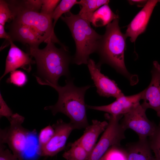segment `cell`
<instances>
[{
    "mask_svg": "<svg viewBox=\"0 0 160 160\" xmlns=\"http://www.w3.org/2000/svg\"><path fill=\"white\" fill-rule=\"evenodd\" d=\"M110 154L111 151L110 148L99 160H111Z\"/></svg>",
    "mask_w": 160,
    "mask_h": 160,
    "instance_id": "1f68e13d",
    "label": "cell"
},
{
    "mask_svg": "<svg viewBox=\"0 0 160 160\" xmlns=\"http://www.w3.org/2000/svg\"><path fill=\"white\" fill-rule=\"evenodd\" d=\"M118 18L119 15L113 12L108 4H105L100 7L93 13L89 22L94 27H98L107 25Z\"/></svg>",
    "mask_w": 160,
    "mask_h": 160,
    "instance_id": "ac0fdd59",
    "label": "cell"
},
{
    "mask_svg": "<svg viewBox=\"0 0 160 160\" xmlns=\"http://www.w3.org/2000/svg\"><path fill=\"white\" fill-rule=\"evenodd\" d=\"M108 124V122L105 121L92 120L91 124L85 129L83 135L77 140L86 150L89 156L96 145L98 137L104 132Z\"/></svg>",
    "mask_w": 160,
    "mask_h": 160,
    "instance_id": "2e32d148",
    "label": "cell"
},
{
    "mask_svg": "<svg viewBox=\"0 0 160 160\" xmlns=\"http://www.w3.org/2000/svg\"><path fill=\"white\" fill-rule=\"evenodd\" d=\"M121 160H127V158H126V157L124 158V159Z\"/></svg>",
    "mask_w": 160,
    "mask_h": 160,
    "instance_id": "d6a6232c",
    "label": "cell"
},
{
    "mask_svg": "<svg viewBox=\"0 0 160 160\" xmlns=\"http://www.w3.org/2000/svg\"><path fill=\"white\" fill-rule=\"evenodd\" d=\"M125 150L127 160H156L147 138L128 143Z\"/></svg>",
    "mask_w": 160,
    "mask_h": 160,
    "instance_id": "e0dca14e",
    "label": "cell"
},
{
    "mask_svg": "<svg viewBox=\"0 0 160 160\" xmlns=\"http://www.w3.org/2000/svg\"><path fill=\"white\" fill-rule=\"evenodd\" d=\"M109 2L108 0H81L79 1L81 9L78 14L89 22L93 13L102 6L108 4Z\"/></svg>",
    "mask_w": 160,
    "mask_h": 160,
    "instance_id": "d6986e66",
    "label": "cell"
},
{
    "mask_svg": "<svg viewBox=\"0 0 160 160\" xmlns=\"http://www.w3.org/2000/svg\"><path fill=\"white\" fill-rule=\"evenodd\" d=\"M45 47L30 48L29 53L35 59L37 65L34 76L37 82L41 85H58L59 78L64 76L71 77L69 65L72 62L68 47L65 46L58 48L54 43L47 42Z\"/></svg>",
    "mask_w": 160,
    "mask_h": 160,
    "instance_id": "6da1fadb",
    "label": "cell"
},
{
    "mask_svg": "<svg viewBox=\"0 0 160 160\" xmlns=\"http://www.w3.org/2000/svg\"><path fill=\"white\" fill-rule=\"evenodd\" d=\"M79 1L76 0H62L60 1L55 9L52 16L54 20V28L58 19L62 15L70 11V10L74 5L79 4Z\"/></svg>",
    "mask_w": 160,
    "mask_h": 160,
    "instance_id": "44dd1931",
    "label": "cell"
},
{
    "mask_svg": "<svg viewBox=\"0 0 160 160\" xmlns=\"http://www.w3.org/2000/svg\"><path fill=\"white\" fill-rule=\"evenodd\" d=\"M74 79L67 78L64 86L51 85L57 92L58 99L55 105L45 107L44 109L51 111L54 116L63 113L70 119L75 129H85L89 125L86 113L85 95L86 91L91 87L87 85L79 87L73 82Z\"/></svg>",
    "mask_w": 160,
    "mask_h": 160,
    "instance_id": "7a4b0ae2",
    "label": "cell"
},
{
    "mask_svg": "<svg viewBox=\"0 0 160 160\" xmlns=\"http://www.w3.org/2000/svg\"><path fill=\"white\" fill-rule=\"evenodd\" d=\"M70 148L65 151L63 157L66 160H87L89 157L88 152L77 140L70 145Z\"/></svg>",
    "mask_w": 160,
    "mask_h": 160,
    "instance_id": "ffe728a7",
    "label": "cell"
},
{
    "mask_svg": "<svg viewBox=\"0 0 160 160\" xmlns=\"http://www.w3.org/2000/svg\"><path fill=\"white\" fill-rule=\"evenodd\" d=\"M22 4L28 8L40 12L42 4V0H20Z\"/></svg>",
    "mask_w": 160,
    "mask_h": 160,
    "instance_id": "f1b7e54d",
    "label": "cell"
},
{
    "mask_svg": "<svg viewBox=\"0 0 160 160\" xmlns=\"http://www.w3.org/2000/svg\"><path fill=\"white\" fill-rule=\"evenodd\" d=\"M10 21L11 22L7 25L9 30L8 33L13 41H18L27 44L30 48H39L41 43L44 42L41 38L27 26L12 20Z\"/></svg>",
    "mask_w": 160,
    "mask_h": 160,
    "instance_id": "9a60e30c",
    "label": "cell"
},
{
    "mask_svg": "<svg viewBox=\"0 0 160 160\" xmlns=\"http://www.w3.org/2000/svg\"><path fill=\"white\" fill-rule=\"evenodd\" d=\"M0 38L5 39L9 44V42L12 41L10 36L5 31L4 26L1 24H0Z\"/></svg>",
    "mask_w": 160,
    "mask_h": 160,
    "instance_id": "f546056e",
    "label": "cell"
},
{
    "mask_svg": "<svg viewBox=\"0 0 160 160\" xmlns=\"http://www.w3.org/2000/svg\"><path fill=\"white\" fill-rule=\"evenodd\" d=\"M0 160H19L4 144L0 143Z\"/></svg>",
    "mask_w": 160,
    "mask_h": 160,
    "instance_id": "83f0119b",
    "label": "cell"
},
{
    "mask_svg": "<svg viewBox=\"0 0 160 160\" xmlns=\"http://www.w3.org/2000/svg\"><path fill=\"white\" fill-rule=\"evenodd\" d=\"M151 73V82L143 91L141 105L146 110L152 109L157 113L160 111V64L157 61L153 62Z\"/></svg>",
    "mask_w": 160,
    "mask_h": 160,
    "instance_id": "7c38bea8",
    "label": "cell"
},
{
    "mask_svg": "<svg viewBox=\"0 0 160 160\" xmlns=\"http://www.w3.org/2000/svg\"><path fill=\"white\" fill-rule=\"evenodd\" d=\"M122 116H112L107 113L105 114L108 126L87 160H99L111 147L120 146L121 141L125 138L126 130L120 121Z\"/></svg>",
    "mask_w": 160,
    "mask_h": 160,
    "instance_id": "52a82bcc",
    "label": "cell"
},
{
    "mask_svg": "<svg viewBox=\"0 0 160 160\" xmlns=\"http://www.w3.org/2000/svg\"><path fill=\"white\" fill-rule=\"evenodd\" d=\"M87 65L97 92L100 96L117 98L124 95L113 80L110 79L101 72V65L96 63L93 59L89 58Z\"/></svg>",
    "mask_w": 160,
    "mask_h": 160,
    "instance_id": "9c48e42d",
    "label": "cell"
},
{
    "mask_svg": "<svg viewBox=\"0 0 160 160\" xmlns=\"http://www.w3.org/2000/svg\"><path fill=\"white\" fill-rule=\"evenodd\" d=\"M160 0H148L145 5L136 15L127 27L125 34L129 37L132 42H135L138 36L146 30L153 10Z\"/></svg>",
    "mask_w": 160,
    "mask_h": 160,
    "instance_id": "4fadbf2b",
    "label": "cell"
},
{
    "mask_svg": "<svg viewBox=\"0 0 160 160\" xmlns=\"http://www.w3.org/2000/svg\"><path fill=\"white\" fill-rule=\"evenodd\" d=\"M12 12L6 1L0 0V24L5 25L6 22H9L13 18Z\"/></svg>",
    "mask_w": 160,
    "mask_h": 160,
    "instance_id": "d4e9b609",
    "label": "cell"
},
{
    "mask_svg": "<svg viewBox=\"0 0 160 160\" xmlns=\"http://www.w3.org/2000/svg\"><path fill=\"white\" fill-rule=\"evenodd\" d=\"M146 109L140 104L128 113L124 115L120 121L126 130L130 129L135 132L139 139L147 138L154 133L157 126L147 117Z\"/></svg>",
    "mask_w": 160,
    "mask_h": 160,
    "instance_id": "ba28073f",
    "label": "cell"
},
{
    "mask_svg": "<svg viewBox=\"0 0 160 160\" xmlns=\"http://www.w3.org/2000/svg\"><path fill=\"white\" fill-rule=\"evenodd\" d=\"M14 113L9 107L3 98L2 95L0 94V117H6L9 120Z\"/></svg>",
    "mask_w": 160,
    "mask_h": 160,
    "instance_id": "4316f807",
    "label": "cell"
},
{
    "mask_svg": "<svg viewBox=\"0 0 160 160\" xmlns=\"http://www.w3.org/2000/svg\"><path fill=\"white\" fill-rule=\"evenodd\" d=\"M9 44L10 47L6 60L5 71L0 80L8 73L18 68H21L29 73L31 70V64L35 63L29 53L21 50L12 41H11Z\"/></svg>",
    "mask_w": 160,
    "mask_h": 160,
    "instance_id": "5bb4252c",
    "label": "cell"
},
{
    "mask_svg": "<svg viewBox=\"0 0 160 160\" xmlns=\"http://www.w3.org/2000/svg\"><path fill=\"white\" fill-rule=\"evenodd\" d=\"M143 93L142 91L133 95H124L116 98L115 101L108 105L92 106L86 105V107L88 109L105 112L112 116H123L140 104Z\"/></svg>",
    "mask_w": 160,
    "mask_h": 160,
    "instance_id": "8fae6325",
    "label": "cell"
},
{
    "mask_svg": "<svg viewBox=\"0 0 160 160\" xmlns=\"http://www.w3.org/2000/svg\"><path fill=\"white\" fill-rule=\"evenodd\" d=\"M119 18L106 26L96 52L100 57L97 63L101 65L103 63L109 65L130 80L131 75L126 69L124 61L127 37L121 31Z\"/></svg>",
    "mask_w": 160,
    "mask_h": 160,
    "instance_id": "277c9868",
    "label": "cell"
},
{
    "mask_svg": "<svg viewBox=\"0 0 160 160\" xmlns=\"http://www.w3.org/2000/svg\"><path fill=\"white\" fill-rule=\"evenodd\" d=\"M60 1L59 0H42L40 12L52 17L53 12Z\"/></svg>",
    "mask_w": 160,
    "mask_h": 160,
    "instance_id": "484cf974",
    "label": "cell"
},
{
    "mask_svg": "<svg viewBox=\"0 0 160 160\" xmlns=\"http://www.w3.org/2000/svg\"><path fill=\"white\" fill-rule=\"evenodd\" d=\"M54 133L53 127L48 125L41 130L38 137L39 151L44 147L49 141Z\"/></svg>",
    "mask_w": 160,
    "mask_h": 160,
    "instance_id": "cb8c5ba5",
    "label": "cell"
},
{
    "mask_svg": "<svg viewBox=\"0 0 160 160\" xmlns=\"http://www.w3.org/2000/svg\"><path fill=\"white\" fill-rule=\"evenodd\" d=\"M64 14L60 18L69 29L76 46L72 63L79 65L87 64L90 55L96 52L102 35L91 27L89 21L78 14L70 11Z\"/></svg>",
    "mask_w": 160,
    "mask_h": 160,
    "instance_id": "3957f363",
    "label": "cell"
},
{
    "mask_svg": "<svg viewBox=\"0 0 160 160\" xmlns=\"http://www.w3.org/2000/svg\"><path fill=\"white\" fill-rule=\"evenodd\" d=\"M24 120L23 116L15 113L9 120V126L0 130V143L7 144L19 160H23V153L30 133L22 125Z\"/></svg>",
    "mask_w": 160,
    "mask_h": 160,
    "instance_id": "8992f818",
    "label": "cell"
},
{
    "mask_svg": "<svg viewBox=\"0 0 160 160\" xmlns=\"http://www.w3.org/2000/svg\"><path fill=\"white\" fill-rule=\"evenodd\" d=\"M27 81L26 73L22 71L17 70L10 72L9 76L6 80L7 83L20 87L24 86Z\"/></svg>",
    "mask_w": 160,
    "mask_h": 160,
    "instance_id": "603a6c76",
    "label": "cell"
},
{
    "mask_svg": "<svg viewBox=\"0 0 160 160\" xmlns=\"http://www.w3.org/2000/svg\"><path fill=\"white\" fill-rule=\"evenodd\" d=\"M52 126L54 129V135L47 144L39 151L41 156L52 157L63 151L71 133L75 129L71 122H65L61 119Z\"/></svg>",
    "mask_w": 160,
    "mask_h": 160,
    "instance_id": "30bf717a",
    "label": "cell"
},
{
    "mask_svg": "<svg viewBox=\"0 0 160 160\" xmlns=\"http://www.w3.org/2000/svg\"><path fill=\"white\" fill-rule=\"evenodd\" d=\"M157 114L159 118V123L154 133L149 137L148 140L156 160H160V112Z\"/></svg>",
    "mask_w": 160,
    "mask_h": 160,
    "instance_id": "7402d4cb",
    "label": "cell"
},
{
    "mask_svg": "<svg viewBox=\"0 0 160 160\" xmlns=\"http://www.w3.org/2000/svg\"><path fill=\"white\" fill-rule=\"evenodd\" d=\"M148 1L144 0H129L128 1L131 5H136L139 7H144L147 4Z\"/></svg>",
    "mask_w": 160,
    "mask_h": 160,
    "instance_id": "4dcf8cb0",
    "label": "cell"
},
{
    "mask_svg": "<svg viewBox=\"0 0 160 160\" xmlns=\"http://www.w3.org/2000/svg\"><path fill=\"white\" fill-rule=\"evenodd\" d=\"M13 18L12 20L22 24L36 33L47 43L51 41L64 46L59 41L54 32L52 16L29 9L24 6L20 0H7Z\"/></svg>",
    "mask_w": 160,
    "mask_h": 160,
    "instance_id": "5b68a950",
    "label": "cell"
}]
</instances>
